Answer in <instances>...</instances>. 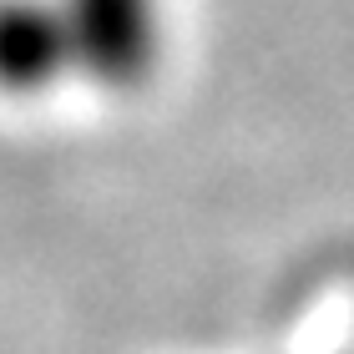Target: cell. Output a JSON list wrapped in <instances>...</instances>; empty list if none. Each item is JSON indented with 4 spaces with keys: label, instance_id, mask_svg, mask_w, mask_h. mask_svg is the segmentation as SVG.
<instances>
[{
    "label": "cell",
    "instance_id": "6da1fadb",
    "mask_svg": "<svg viewBox=\"0 0 354 354\" xmlns=\"http://www.w3.org/2000/svg\"><path fill=\"white\" fill-rule=\"evenodd\" d=\"M71 41V76L137 86L162 51V0H56Z\"/></svg>",
    "mask_w": 354,
    "mask_h": 354
},
{
    "label": "cell",
    "instance_id": "7a4b0ae2",
    "mask_svg": "<svg viewBox=\"0 0 354 354\" xmlns=\"http://www.w3.org/2000/svg\"><path fill=\"white\" fill-rule=\"evenodd\" d=\"M71 82V41L56 0H0V91L46 96Z\"/></svg>",
    "mask_w": 354,
    "mask_h": 354
}]
</instances>
